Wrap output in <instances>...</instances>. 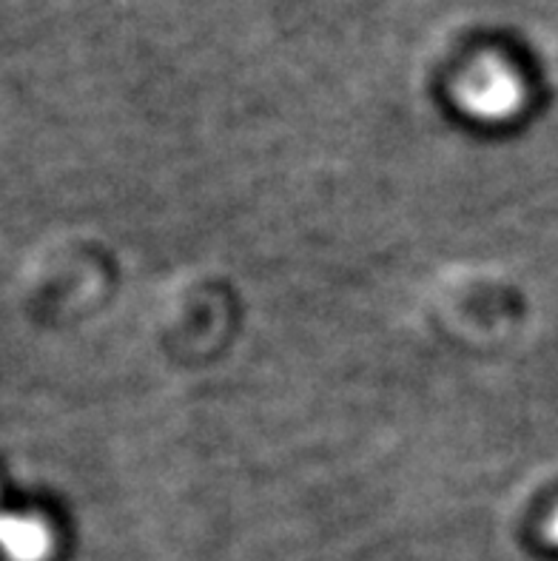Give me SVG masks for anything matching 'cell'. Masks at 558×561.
I'll list each match as a JSON object with an SVG mask.
<instances>
[{
    "label": "cell",
    "instance_id": "7a4b0ae2",
    "mask_svg": "<svg viewBox=\"0 0 558 561\" xmlns=\"http://www.w3.org/2000/svg\"><path fill=\"white\" fill-rule=\"evenodd\" d=\"M550 539H553V541H558V516H556V519H553V527H550Z\"/></svg>",
    "mask_w": 558,
    "mask_h": 561
},
{
    "label": "cell",
    "instance_id": "6da1fadb",
    "mask_svg": "<svg viewBox=\"0 0 558 561\" xmlns=\"http://www.w3.org/2000/svg\"><path fill=\"white\" fill-rule=\"evenodd\" d=\"M0 548L12 561H37L46 550V536L32 522L0 519Z\"/></svg>",
    "mask_w": 558,
    "mask_h": 561
}]
</instances>
